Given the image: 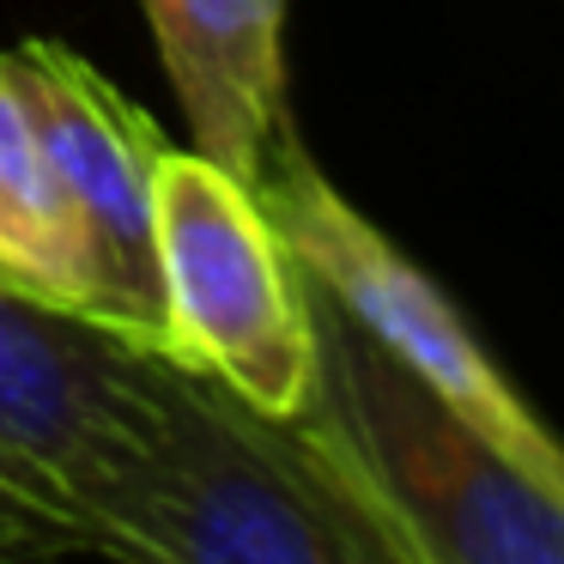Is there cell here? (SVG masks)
<instances>
[{"mask_svg":"<svg viewBox=\"0 0 564 564\" xmlns=\"http://www.w3.org/2000/svg\"><path fill=\"white\" fill-rule=\"evenodd\" d=\"M91 546L164 564H413L310 413H268L171 365L164 419L91 510Z\"/></svg>","mask_w":564,"mask_h":564,"instance_id":"6da1fadb","label":"cell"},{"mask_svg":"<svg viewBox=\"0 0 564 564\" xmlns=\"http://www.w3.org/2000/svg\"><path fill=\"white\" fill-rule=\"evenodd\" d=\"M316 382L304 413L401 528L413 564H564V486L377 346L304 273Z\"/></svg>","mask_w":564,"mask_h":564,"instance_id":"7a4b0ae2","label":"cell"},{"mask_svg":"<svg viewBox=\"0 0 564 564\" xmlns=\"http://www.w3.org/2000/svg\"><path fill=\"white\" fill-rule=\"evenodd\" d=\"M176 352L0 285V552H98L91 510L164 419Z\"/></svg>","mask_w":564,"mask_h":564,"instance_id":"3957f363","label":"cell"},{"mask_svg":"<svg viewBox=\"0 0 564 564\" xmlns=\"http://www.w3.org/2000/svg\"><path fill=\"white\" fill-rule=\"evenodd\" d=\"M159 268L171 352L268 413H304L316 382L304 268L261 213L256 183L200 152L164 147Z\"/></svg>","mask_w":564,"mask_h":564,"instance_id":"277c9868","label":"cell"},{"mask_svg":"<svg viewBox=\"0 0 564 564\" xmlns=\"http://www.w3.org/2000/svg\"><path fill=\"white\" fill-rule=\"evenodd\" d=\"M256 200L273 219L292 261L370 334L389 346L406 370L449 394L474 425H486L516 462L564 486V443L534 419V406L503 382V370L486 358V346L467 334L462 310L322 176V164L304 152L297 134H273L268 164L256 176Z\"/></svg>","mask_w":564,"mask_h":564,"instance_id":"5b68a950","label":"cell"},{"mask_svg":"<svg viewBox=\"0 0 564 564\" xmlns=\"http://www.w3.org/2000/svg\"><path fill=\"white\" fill-rule=\"evenodd\" d=\"M7 62L74 213L86 256V316L171 352L159 268V122L55 37H25L7 50Z\"/></svg>","mask_w":564,"mask_h":564,"instance_id":"8992f818","label":"cell"},{"mask_svg":"<svg viewBox=\"0 0 564 564\" xmlns=\"http://www.w3.org/2000/svg\"><path fill=\"white\" fill-rule=\"evenodd\" d=\"M195 152L256 183L285 128V0H140Z\"/></svg>","mask_w":564,"mask_h":564,"instance_id":"52a82bcc","label":"cell"},{"mask_svg":"<svg viewBox=\"0 0 564 564\" xmlns=\"http://www.w3.org/2000/svg\"><path fill=\"white\" fill-rule=\"evenodd\" d=\"M0 285L86 310V256H79L74 213L62 200L7 50H0Z\"/></svg>","mask_w":564,"mask_h":564,"instance_id":"ba28073f","label":"cell"},{"mask_svg":"<svg viewBox=\"0 0 564 564\" xmlns=\"http://www.w3.org/2000/svg\"><path fill=\"white\" fill-rule=\"evenodd\" d=\"M0 558H7V552H0Z\"/></svg>","mask_w":564,"mask_h":564,"instance_id":"9c48e42d","label":"cell"}]
</instances>
